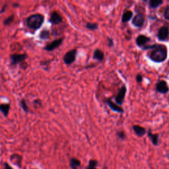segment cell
Returning a JSON list of instances; mask_svg holds the SVG:
<instances>
[{
    "label": "cell",
    "mask_w": 169,
    "mask_h": 169,
    "mask_svg": "<svg viewBox=\"0 0 169 169\" xmlns=\"http://www.w3.org/2000/svg\"><path fill=\"white\" fill-rule=\"evenodd\" d=\"M136 79L137 83H141L143 81V77L141 74H138L136 77Z\"/></svg>",
    "instance_id": "28"
},
{
    "label": "cell",
    "mask_w": 169,
    "mask_h": 169,
    "mask_svg": "<svg viewBox=\"0 0 169 169\" xmlns=\"http://www.w3.org/2000/svg\"><path fill=\"white\" fill-rule=\"evenodd\" d=\"M133 17V12L131 11L128 10L125 11L122 15V23H127Z\"/></svg>",
    "instance_id": "18"
},
{
    "label": "cell",
    "mask_w": 169,
    "mask_h": 169,
    "mask_svg": "<svg viewBox=\"0 0 169 169\" xmlns=\"http://www.w3.org/2000/svg\"><path fill=\"white\" fill-rule=\"evenodd\" d=\"M50 37V32L48 30H43L40 34V38L42 40L48 39Z\"/></svg>",
    "instance_id": "21"
},
{
    "label": "cell",
    "mask_w": 169,
    "mask_h": 169,
    "mask_svg": "<svg viewBox=\"0 0 169 169\" xmlns=\"http://www.w3.org/2000/svg\"><path fill=\"white\" fill-rule=\"evenodd\" d=\"M77 51L76 49H73L66 52L64 56V62L66 65H71L73 64L76 59Z\"/></svg>",
    "instance_id": "4"
},
{
    "label": "cell",
    "mask_w": 169,
    "mask_h": 169,
    "mask_svg": "<svg viewBox=\"0 0 169 169\" xmlns=\"http://www.w3.org/2000/svg\"><path fill=\"white\" fill-rule=\"evenodd\" d=\"M126 92H127V88L125 85H123L121 88L120 89L118 94L115 96V98H114L115 99L116 102L118 105H122L124 103Z\"/></svg>",
    "instance_id": "5"
},
{
    "label": "cell",
    "mask_w": 169,
    "mask_h": 169,
    "mask_svg": "<svg viewBox=\"0 0 169 169\" xmlns=\"http://www.w3.org/2000/svg\"><path fill=\"white\" fill-rule=\"evenodd\" d=\"M63 40H64V38H58V39L54 40L51 42V43L47 44L44 48V49L46 51H52L54 50H55L62 44Z\"/></svg>",
    "instance_id": "9"
},
{
    "label": "cell",
    "mask_w": 169,
    "mask_h": 169,
    "mask_svg": "<svg viewBox=\"0 0 169 169\" xmlns=\"http://www.w3.org/2000/svg\"><path fill=\"white\" fill-rule=\"evenodd\" d=\"M151 40V38H149L147 36L145 35H139L138 37H137L136 42V44L140 48H143L146 44L149 42Z\"/></svg>",
    "instance_id": "10"
},
{
    "label": "cell",
    "mask_w": 169,
    "mask_h": 169,
    "mask_svg": "<svg viewBox=\"0 0 169 169\" xmlns=\"http://www.w3.org/2000/svg\"><path fill=\"white\" fill-rule=\"evenodd\" d=\"M118 137L119 139H120V140H124V139L125 138V133L122 131H118L117 132V134H116Z\"/></svg>",
    "instance_id": "26"
},
{
    "label": "cell",
    "mask_w": 169,
    "mask_h": 169,
    "mask_svg": "<svg viewBox=\"0 0 169 169\" xmlns=\"http://www.w3.org/2000/svg\"><path fill=\"white\" fill-rule=\"evenodd\" d=\"M49 21L53 25H58V24L62 22L63 19L62 16L60 15L57 11H54L51 14Z\"/></svg>",
    "instance_id": "11"
},
{
    "label": "cell",
    "mask_w": 169,
    "mask_h": 169,
    "mask_svg": "<svg viewBox=\"0 0 169 169\" xmlns=\"http://www.w3.org/2000/svg\"><path fill=\"white\" fill-rule=\"evenodd\" d=\"M14 15H10L9 17H8L7 19H6L4 22H3V24H4V25H10L11 23H13V20H14Z\"/></svg>",
    "instance_id": "23"
},
{
    "label": "cell",
    "mask_w": 169,
    "mask_h": 169,
    "mask_svg": "<svg viewBox=\"0 0 169 169\" xmlns=\"http://www.w3.org/2000/svg\"><path fill=\"white\" fill-rule=\"evenodd\" d=\"M81 161L76 158H71L69 161V166L71 169H78L81 166Z\"/></svg>",
    "instance_id": "17"
},
{
    "label": "cell",
    "mask_w": 169,
    "mask_h": 169,
    "mask_svg": "<svg viewBox=\"0 0 169 169\" xmlns=\"http://www.w3.org/2000/svg\"><path fill=\"white\" fill-rule=\"evenodd\" d=\"M148 137L150 138L151 141L153 143L154 146H156L159 144V134H152L151 131L149 130L148 131Z\"/></svg>",
    "instance_id": "14"
},
{
    "label": "cell",
    "mask_w": 169,
    "mask_h": 169,
    "mask_svg": "<svg viewBox=\"0 0 169 169\" xmlns=\"http://www.w3.org/2000/svg\"><path fill=\"white\" fill-rule=\"evenodd\" d=\"M164 17L165 19L169 21V5L167 6L164 12Z\"/></svg>",
    "instance_id": "27"
},
{
    "label": "cell",
    "mask_w": 169,
    "mask_h": 169,
    "mask_svg": "<svg viewBox=\"0 0 169 169\" xmlns=\"http://www.w3.org/2000/svg\"><path fill=\"white\" fill-rule=\"evenodd\" d=\"M132 129L133 130H134L135 134L139 137H143L145 134H146V128H143L142 126L138 125H133Z\"/></svg>",
    "instance_id": "13"
},
{
    "label": "cell",
    "mask_w": 169,
    "mask_h": 169,
    "mask_svg": "<svg viewBox=\"0 0 169 169\" xmlns=\"http://www.w3.org/2000/svg\"><path fill=\"white\" fill-rule=\"evenodd\" d=\"M156 91L161 94H166L169 91V87L166 81H160L156 85Z\"/></svg>",
    "instance_id": "7"
},
{
    "label": "cell",
    "mask_w": 169,
    "mask_h": 169,
    "mask_svg": "<svg viewBox=\"0 0 169 169\" xmlns=\"http://www.w3.org/2000/svg\"><path fill=\"white\" fill-rule=\"evenodd\" d=\"M98 165V161L96 160H94V159H91L90 160L89 162V165L88 167L89 168H96V166Z\"/></svg>",
    "instance_id": "24"
},
{
    "label": "cell",
    "mask_w": 169,
    "mask_h": 169,
    "mask_svg": "<svg viewBox=\"0 0 169 169\" xmlns=\"http://www.w3.org/2000/svg\"><path fill=\"white\" fill-rule=\"evenodd\" d=\"M167 58V50L165 46L154 49L150 54V59L156 63L165 61Z\"/></svg>",
    "instance_id": "2"
},
{
    "label": "cell",
    "mask_w": 169,
    "mask_h": 169,
    "mask_svg": "<svg viewBox=\"0 0 169 169\" xmlns=\"http://www.w3.org/2000/svg\"><path fill=\"white\" fill-rule=\"evenodd\" d=\"M86 28L91 30V31H94V30H96L98 28V25L96 23H87L85 25Z\"/></svg>",
    "instance_id": "22"
},
{
    "label": "cell",
    "mask_w": 169,
    "mask_h": 169,
    "mask_svg": "<svg viewBox=\"0 0 169 169\" xmlns=\"http://www.w3.org/2000/svg\"><path fill=\"white\" fill-rule=\"evenodd\" d=\"M106 102L108 105V106L110 107V109L114 112H116L118 113H124V109L118 105H116L115 103H114V102L109 99L106 100Z\"/></svg>",
    "instance_id": "12"
},
{
    "label": "cell",
    "mask_w": 169,
    "mask_h": 169,
    "mask_svg": "<svg viewBox=\"0 0 169 169\" xmlns=\"http://www.w3.org/2000/svg\"><path fill=\"white\" fill-rule=\"evenodd\" d=\"M108 45L109 47H111L114 45V42H113V40L110 38V37H108Z\"/></svg>",
    "instance_id": "29"
},
{
    "label": "cell",
    "mask_w": 169,
    "mask_h": 169,
    "mask_svg": "<svg viewBox=\"0 0 169 169\" xmlns=\"http://www.w3.org/2000/svg\"><path fill=\"white\" fill-rule=\"evenodd\" d=\"M21 108H23L24 111L26 112H28V106H27V105L26 103L25 100L24 99H23L21 101Z\"/></svg>",
    "instance_id": "25"
},
{
    "label": "cell",
    "mask_w": 169,
    "mask_h": 169,
    "mask_svg": "<svg viewBox=\"0 0 169 169\" xmlns=\"http://www.w3.org/2000/svg\"><path fill=\"white\" fill-rule=\"evenodd\" d=\"M104 58H105V54H104L103 52L101 51L100 50L96 49L94 52L93 56V59L98 60V61H99V62H102V60L104 59Z\"/></svg>",
    "instance_id": "15"
},
{
    "label": "cell",
    "mask_w": 169,
    "mask_h": 169,
    "mask_svg": "<svg viewBox=\"0 0 169 169\" xmlns=\"http://www.w3.org/2000/svg\"><path fill=\"white\" fill-rule=\"evenodd\" d=\"M132 25L136 27H141L145 23V17L141 13H138L135 15L132 19Z\"/></svg>",
    "instance_id": "8"
},
{
    "label": "cell",
    "mask_w": 169,
    "mask_h": 169,
    "mask_svg": "<svg viewBox=\"0 0 169 169\" xmlns=\"http://www.w3.org/2000/svg\"><path fill=\"white\" fill-rule=\"evenodd\" d=\"M10 160L13 162L14 164L17 165V166H19L21 167V161H22V157L21 156L17 154H13L10 156Z\"/></svg>",
    "instance_id": "16"
},
{
    "label": "cell",
    "mask_w": 169,
    "mask_h": 169,
    "mask_svg": "<svg viewBox=\"0 0 169 169\" xmlns=\"http://www.w3.org/2000/svg\"><path fill=\"white\" fill-rule=\"evenodd\" d=\"M44 21V17L40 13H36L30 15L27 19V26L33 30L39 29Z\"/></svg>",
    "instance_id": "1"
},
{
    "label": "cell",
    "mask_w": 169,
    "mask_h": 169,
    "mask_svg": "<svg viewBox=\"0 0 169 169\" xmlns=\"http://www.w3.org/2000/svg\"><path fill=\"white\" fill-rule=\"evenodd\" d=\"M10 109V105L9 104H2L0 105V112H1L4 116L7 117Z\"/></svg>",
    "instance_id": "19"
},
{
    "label": "cell",
    "mask_w": 169,
    "mask_h": 169,
    "mask_svg": "<svg viewBox=\"0 0 169 169\" xmlns=\"http://www.w3.org/2000/svg\"><path fill=\"white\" fill-rule=\"evenodd\" d=\"M86 169H97V168H89V167H87Z\"/></svg>",
    "instance_id": "31"
},
{
    "label": "cell",
    "mask_w": 169,
    "mask_h": 169,
    "mask_svg": "<svg viewBox=\"0 0 169 169\" xmlns=\"http://www.w3.org/2000/svg\"><path fill=\"white\" fill-rule=\"evenodd\" d=\"M4 169H13V168H12L8 162H5V163L4 164Z\"/></svg>",
    "instance_id": "30"
},
{
    "label": "cell",
    "mask_w": 169,
    "mask_h": 169,
    "mask_svg": "<svg viewBox=\"0 0 169 169\" xmlns=\"http://www.w3.org/2000/svg\"><path fill=\"white\" fill-rule=\"evenodd\" d=\"M157 38L160 41H166L169 38V28L166 26L161 27L158 31Z\"/></svg>",
    "instance_id": "6"
},
{
    "label": "cell",
    "mask_w": 169,
    "mask_h": 169,
    "mask_svg": "<svg viewBox=\"0 0 169 169\" xmlns=\"http://www.w3.org/2000/svg\"><path fill=\"white\" fill-rule=\"evenodd\" d=\"M162 3H163V2L161 1V0H151L149 2V6L151 8L156 9L159 8Z\"/></svg>",
    "instance_id": "20"
},
{
    "label": "cell",
    "mask_w": 169,
    "mask_h": 169,
    "mask_svg": "<svg viewBox=\"0 0 169 169\" xmlns=\"http://www.w3.org/2000/svg\"><path fill=\"white\" fill-rule=\"evenodd\" d=\"M28 56L26 54H13L10 55L11 65H15L24 62L27 59Z\"/></svg>",
    "instance_id": "3"
}]
</instances>
